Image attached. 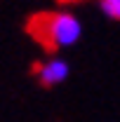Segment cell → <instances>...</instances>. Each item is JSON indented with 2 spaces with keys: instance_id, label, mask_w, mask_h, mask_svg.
<instances>
[{
  "instance_id": "cell-1",
  "label": "cell",
  "mask_w": 120,
  "mask_h": 122,
  "mask_svg": "<svg viewBox=\"0 0 120 122\" xmlns=\"http://www.w3.org/2000/svg\"><path fill=\"white\" fill-rule=\"evenodd\" d=\"M28 33L49 52L73 47L82 38V24L71 12H43L28 19Z\"/></svg>"
},
{
  "instance_id": "cell-2",
  "label": "cell",
  "mask_w": 120,
  "mask_h": 122,
  "mask_svg": "<svg viewBox=\"0 0 120 122\" xmlns=\"http://www.w3.org/2000/svg\"><path fill=\"white\" fill-rule=\"evenodd\" d=\"M71 75V63L64 56H52L35 66V77L43 87H57L61 82H66Z\"/></svg>"
},
{
  "instance_id": "cell-3",
  "label": "cell",
  "mask_w": 120,
  "mask_h": 122,
  "mask_svg": "<svg viewBox=\"0 0 120 122\" xmlns=\"http://www.w3.org/2000/svg\"><path fill=\"white\" fill-rule=\"evenodd\" d=\"M99 10L106 19L120 21V0H99Z\"/></svg>"
}]
</instances>
